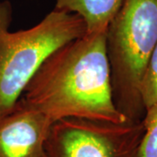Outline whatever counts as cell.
<instances>
[{"instance_id": "6da1fadb", "label": "cell", "mask_w": 157, "mask_h": 157, "mask_svg": "<svg viewBox=\"0 0 157 157\" xmlns=\"http://www.w3.org/2000/svg\"><path fill=\"white\" fill-rule=\"evenodd\" d=\"M106 32L86 33L52 52L19 101L52 123L66 118L127 121L113 99Z\"/></svg>"}, {"instance_id": "7a4b0ae2", "label": "cell", "mask_w": 157, "mask_h": 157, "mask_svg": "<svg viewBox=\"0 0 157 157\" xmlns=\"http://www.w3.org/2000/svg\"><path fill=\"white\" fill-rule=\"evenodd\" d=\"M12 7L0 1V117L11 113L52 52L86 33L77 14L54 9L32 28L11 32Z\"/></svg>"}, {"instance_id": "3957f363", "label": "cell", "mask_w": 157, "mask_h": 157, "mask_svg": "<svg viewBox=\"0 0 157 157\" xmlns=\"http://www.w3.org/2000/svg\"><path fill=\"white\" fill-rule=\"evenodd\" d=\"M156 43L157 0H123L107 26L106 46L113 102L130 121L145 115L140 84Z\"/></svg>"}, {"instance_id": "277c9868", "label": "cell", "mask_w": 157, "mask_h": 157, "mask_svg": "<svg viewBox=\"0 0 157 157\" xmlns=\"http://www.w3.org/2000/svg\"><path fill=\"white\" fill-rule=\"evenodd\" d=\"M143 133L142 121L66 118L51 125L45 152L47 157H135Z\"/></svg>"}, {"instance_id": "5b68a950", "label": "cell", "mask_w": 157, "mask_h": 157, "mask_svg": "<svg viewBox=\"0 0 157 157\" xmlns=\"http://www.w3.org/2000/svg\"><path fill=\"white\" fill-rule=\"evenodd\" d=\"M52 121L18 101L0 117V157H47L45 140Z\"/></svg>"}, {"instance_id": "8992f818", "label": "cell", "mask_w": 157, "mask_h": 157, "mask_svg": "<svg viewBox=\"0 0 157 157\" xmlns=\"http://www.w3.org/2000/svg\"><path fill=\"white\" fill-rule=\"evenodd\" d=\"M123 0H56L59 11L77 14L83 19L86 33L107 31Z\"/></svg>"}, {"instance_id": "52a82bcc", "label": "cell", "mask_w": 157, "mask_h": 157, "mask_svg": "<svg viewBox=\"0 0 157 157\" xmlns=\"http://www.w3.org/2000/svg\"><path fill=\"white\" fill-rule=\"evenodd\" d=\"M142 122L144 133L135 157H157V105L147 109Z\"/></svg>"}, {"instance_id": "ba28073f", "label": "cell", "mask_w": 157, "mask_h": 157, "mask_svg": "<svg viewBox=\"0 0 157 157\" xmlns=\"http://www.w3.org/2000/svg\"><path fill=\"white\" fill-rule=\"evenodd\" d=\"M140 95L145 110L157 105V43L149 57L142 77Z\"/></svg>"}]
</instances>
